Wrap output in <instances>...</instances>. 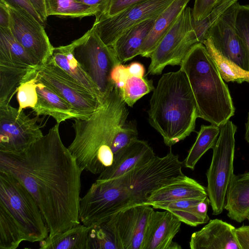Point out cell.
I'll return each mask as SVG.
<instances>
[{
  "mask_svg": "<svg viewBox=\"0 0 249 249\" xmlns=\"http://www.w3.org/2000/svg\"><path fill=\"white\" fill-rule=\"evenodd\" d=\"M89 227L87 249H117L113 234L103 222Z\"/></svg>",
  "mask_w": 249,
  "mask_h": 249,
  "instance_id": "32",
  "label": "cell"
},
{
  "mask_svg": "<svg viewBox=\"0 0 249 249\" xmlns=\"http://www.w3.org/2000/svg\"><path fill=\"white\" fill-rule=\"evenodd\" d=\"M138 131L134 121L126 122L116 133L111 149L115 155L134 141L138 139Z\"/></svg>",
  "mask_w": 249,
  "mask_h": 249,
  "instance_id": "34",
  "label": "cell"
},
{
  "mask_svg": "<svg viewBox=\"0 0 249 249\" xmlns=\"http://www.w3.org/2000/svg\"><path fill=\"white\" fill-rule=\"evenodd\" d=\"M196 205L185 209L172 210L170 212L176 215L181 222L190 226L196 227L206 223L209 220V217H206L200 213Z\"/></svg>",
  "mask_w": 249,
  "mask_h": 249,
  "instance_id": "36",
  "label": "cell"
},
{
  "mask_svg": "<svg viewBox=\"0 0 249 249\" xmlns=\"http://www.w3.org/2000/svg\"><path fill=\"white\" fill-rule=\"evenodd\" d=\"M129 76L127 66L123 63L117 65L113 68L111 74L113 82L119 89L123 88Z\"/></svg>",
  "mask_w": 249,
  "mask_h": 249,
  "instance_id": "41",
  "label": "cell"
},
{
  "mask_svg": "<svg viewBox=\"0 0 249 249\" xmlns=\"http://www.w3.org/2000/svg\"><path fill=\"white\" fill-rule=\"evenodd\" d=\"M220 127L213 124L201 125L194 143L189 150L183 165L194 170L203 155L213 147L220 133Z\"/></svg>",
  "mask_w": 249,
  "mask_h": 249,
  "instance_id": "26",
  "label": "cell"
},
{
  "mask_svg": "<svg viewBox=\"0 0 249 249\" xmlns=\"http://www.w3.org/2000/svg\"><path fill=\"white\" fill-rule=\"evenodd\" d=\"M148 115L150 124L169 147L195 131L198 118L197 106L187 77L181 69L162 75L150 98Z\"/></svg>",
  "mask_w": 249,
  "mask_h": 249,
  "instance_id": "2",
  "label": "cell"
},
{
  "mask_svg": "<svg viewBox=\"0 0 249 249\" xmlns=\"http://www.w3.org/2000/svg\"><path fill=\"white\" fill-rule=\"evenodd\" d=\"M207 196L206 188L194 179L183 175L153 192L144 204L152 206L180 199L204 198Z\"/></svg>",
  "mask_w": 249,
  "mask_h": 249,
  "instance_id": "20",
  "label": "cell"
},
{
  "mask_svg": "<svg viewBox=\"0 0 249 249\" xmlns=\"http://www.w3.org/2000/svg\"><path fill=\"white\" fill-rule=\"evenodd\" d=\"M0 56L17 60L32 68L40 65L16 39L9 28L0 27Z\"/></svg>",
  "mask_w": 249,
  "mask_h": 249,
  "instance_id": "27",
  "label": "cell"
},
{
  "mask_svg": "<svg viewBox=\"0 0 249 249\" xmlns=\"http://www.w3.org/2000/svg\"><path fill=\"white\" fill-rule=\"evenodd\" d=\"M183 161L171 150L155 156L148 162L107 180H100L111 215L126 208L144 204L154 191L184 175Z\"/></svg>",
  "mask_w": 249,
  "mask_h": 249,
  "instance_id": "3",
  "label": "cell"
},
{
  "mask_svg": "<svg viewBox=\"0 0 249 249\" xmlns=\"http://www.w3.org/2000/svg\"><path fill=\"white\" fill-rule=\"evenodd\" d=\"M236 228L221 219L210 220L200 230L192 233L191 249H241L237 241Z\"/></svg>",
  "mask_w": 249,
  "mask_h": 249,
  "instance_id": "17",
  "label": "cell"
},
{
  "mask_svg": "<svg viewBox=\"0 0 249 249\" xmlns=\"http://www.w3.org/2000/svg\"><path fill=\"white\" fill-rule=\"evenodd\" d=\"M74 41V55L104 101L115 86L111 78L112 71L121 63L112 47L106 45L92 28Z\"/></svg>",
  "mask_w": 249,
  "mask_h": 249,
  "instance_id": "8",
  "label": "cell"
},
{
  "mask_svg": "<svg viewBox=\"0 0 249 249\" xmlns=\"http://www.w3.org/2000/svg\"><path fill=\"white\" fill-rule=\"evenodd\" d=\"M129 75L143 77L144 75L145 68L143 64L139 62H133L127 66Z\"/></svg>",
  "mask_w": 249,
  "mask_h": 249,
  "instance_id": "44",
  "label": "cell"
},
{
  "mask_svg": "<svg viewBox=\"0 0 249 249\" xmlns=\"http://www.w3.org/2000/svg\"><path fill=\"white\" fill-rule=\"evenodd\" d=\"M32 72L30 78L20 84L17 92V98L18 103L19 111L26 108L33 109L37 102L36 92L37 80L34 74Z\"/></svg>",
  "mask_w": 249,
  "mask_h": 249,
  "instance_id": "33",
  "label": "cell"
},
{
  "mask_svg": "<svg viewBox=\"0 0 249 249\" xmlns=\"http://www.w3.org/2000/svg\"><path fill=\"white\" fill-rule=\"evenodd\" d=\"M32 5L44 22L48 18L46 11L45 0H29Z\"/></svg>",
  "mask_w": 249,
  "mask_h": 249,
  "instance_id": "45",
  "label": "cell"
},
{
  "mask_svg": "<svg viewBox=\"0 0 249 249\" xmlns=\"http://www.w3.org/2000/svg\"><path fill=\"white\" fill-rule=\"evenodd\" d=\"M181 224L179 219L169 211H154L146 228L143 249H181L173 241Z\"/></svg>",
  "mask_w": 249,
  "mask_h": 249,
  "instance_id": "16",
  "label": "cell"
},
{
  "mask_svg": "<svg viewBox=\"0 0 249 249\" xmlns=\"http://www.w3.org/2000/svg\"><path fill=\"white\" fill-rule=\"evenodd\" d=\"M10 14L8 6L0 0V27L10 28Z\"/></svg>",
  "mask_w": 249,
  "mask_h": 249,
  "instance_id": "43",
  "label": "cell"
},
{
  "mask_svg": "<svg viewBox=\"0 0 249 249\" xmlns=\"http://www.w3.org/2000/svg\"><path fill=\"white\" fill-rule=\"evenodd\" d=\"M190 0H174L156 18L141 49L140 55L150 58L160 41L169 31Z\"/></svg>",
  "mask_w": 249,
  "mask_h": 249,
  "instance_id": "23",
  "label": "cell"
},
{
  "mask_svg": "<svg viewBox=\"0 0 249 249\" xmlns=\"http://www.w3.org/2000/svg\"><path fill=\"white\" fill-rule=\"evenodd\" d=\"M179 66L190 85L198 118L219 127L230 120L235 112L230 90L205 46L193 45Z\"/></svg>",
  "mask_w": 249,
  "mask_h": 249,
  "instance_id": "4",
  "label": "cell"
},
{
  "mask_svg": "<svg viewBox=\"0 0 249 249\" xmlns=\"http://www.w3.org/2000/svg\"><path fill=\"white\" fill-rule=\"evenodd\" d=\"M89 227L79 224L39 242L41 249H87Z\"/></svg>",
  "mask_w": 249,
  "mask_h": 249,
  "instance_id": "25",
  "label": "cell"
},
{
  "mask_svg": "<svg viewBox=\"0 0 249 249\" xmlns=\"http://www.w3.org/2000/svg\"><path fill=\"white\" fill-rule=\"evenodd\" d=\"M235 234L241 249H249V225L236 228Z\"/></svg>",
  "mask_w": 249,
  "mask_h": 249,
  "instance_id": "42",
  "label": "cell"
},
{
  "mask_svg": "<svg viewBox=\"0 0 249 249\" xmlns=\"http://www.w3.org/2000/svg\"><path fill=\"white\" fill-rule=\"evenodd\" d=\"M217 0L218 1V0Z\"/></svg>",
  "mask_w": 249,
  "mask_h": 249,
  "instance_id": "49",
  "label": "cell"
},
{
  "mask_svg": "<svg viewBox=\"0 0 249 249\" xmlns=\"http://www.w3.org/2000/svg\"><path fill=\"white\" fill-rule=\"evenodd\" d=\"M34 69L37 81L57 93L84 119L88 118L103 103L50 60L36 66Z\"/></svg>",
  "mask_w": 249,
  "mask_h": 249,
  "instance_id": "11",
  "label": "cell"
},
{
  "mask_svg": "<svg viewBox=\"0 0 249 249\" xmlns=\"http://www.w3.org/2000/svg\"><path fill=\"white\" fill-rule=\"evenodd\" d=\"M145 0H107L95 20L114 16L129 6Z\"/></svg>",
  "mask_w": 249,
  "mask_h": 249,
  "instance_id": "37",
  "label": "cell"
},
{
  "mask_svg": "<svg viewBox=\"0 0 249 249\" xmlns=\"http://www.w3.org/2000/svg\"><path fill=\"white\" fill-rule=\"evenodd\" d=\"M155 89L152 79L144 76H129L123 88L119 89L124 102L129 107H133L137 101L144 95L153 91Z\"/></svg>",
  "mask_w": 249,
  "mask_h": 249,
  "instance_id": "30",
  "label": "cell"
},
{
  "mask_svg": "<svg viewBox=\"0 0 249 249\" xmlns=\"http://www.w3.org/2000/svg\"><path fill=\"white\" fill-rule=\"evenodd\" d=\"M26 241L20 226L7 209L0 203V249H16Z\"/></svg>",
  "mask_w": 249,
  "mask_h": 249,
  "instance_id": "28",
  "label": "cell"
},
{
  "mask_svg": "<svg viewBox=\"0 0 249 249\" xmlns=\"http://www.w3.org/2000/svg\"><path fill=\"white\" fill-rule=\"evenodd\" d=\"M247 219H248L249 221V213L247 215Z\"/></svg>",
  "mask_w": 249,
  "mask_h": 249,
  "instance_id": "48",
  "label": "cell"
},
{
  "mask_svg": "<svg viewBox=\"0 0 249 249\" xmlns=\"http://www.w3.org/2000/svg\"><path fill=\"white\" fill-rule=\"evenodd\" d=\"M174 0H145L109 17L95 20L92 28L101 40L111 46L130 28L156 18Z\"/></svg>",
  "mask_w": 249,
  "mask_h": 249,
  "instance_id": "13",
  "label": "cell"
},
{
  "mask_svg": "<svg viewBox=\"0 0 249 249\" xmlns=\"http://www.w3.org/2000/svg\"><path fill=\"white\" fill-rule=\"evenodd\" d=\"M0 203L17 222L26 241L40 242L49 236L48 226L33 196L18 179L2 171H0Z\"/></svg>",
  "mask_w": 249,
  "mask_h": 249,
  "instance_id": "6",
  "label": "cell"
},
{
  "mask_svg": "<svg viewBox=\"0 0 249 249\" xmlns=\"http://www.w3.org/2000/svg\"><path fill=\"white\" fill-rule=\"evenodd\" d=\"M237 126L229 120L220 126V133L213 148L211 162L206 173V190L213 214L222 213L227 192L234 175L235 134Z\"/></svg>",
  "mask_w": 249,
  "mask_h": 249,
  "instance_id": "7",
  "label": "cell"
},
{
  "mask_svg": "<svg viewBox=\"0 0 249 249\" xmlns=\"http://www.w3.org/2000/svg\"><path fill=\"white\" fill-rule=\"evenodd\" d=\"M9 9V29L14 36L40 65L45 64L52 55L53 47L43 25L28 13L10 7Z\"/></svg>",
  "mask_w": 249,
  "mask_h": 249,
  "instance_id": "15",
  "label": "cell"
},
{
  "mask_svg": "<svg viewBox=\"0 0 249 249\" xmlns=\"http://www.w3.org/2000/svg\"><path fill=\"white\" fill-rule=\"evenodd\" d=\"M56 123L19 152L0 151V171L18 179L34 197L53 237L80 224L82 169L63 144Z\"/></svg>",
  "mask_w": 249,
  "mask_h": 249,
  "instance_id": "1",
  "label": "cell"
},
{
  "mask_svg": "<svg viewBox=\"0 0 249 249\" xmlns=\"http://www.w3.org/2000/svg\"><path fill=\"white\" fill-rule=\"evenodd\" d=\"M85 5L98 9L100 13L104 7L107 0H75ZM99 13V14H100ZM98 14V15H99Z\"/></svg>",
  "mask_w": 249,
  "mask_h": 249,
  "instance_id": "46",
  "label": "cell"
},
{
  "mask_svg": "<svg viewBox=\"0 0 249 249\" xmlns=\"http://www.w3.org/2000/svg\"><path fill=\"white\" fill-rule=\"evenodd\" d=\"M217 2V0H195L192 9L193 19L201 20L207 17Z\"/></svg>",
  "mask_w": 249,
  "mask_h": 249,
  "instance_id": "39",
  "label": "cell"
},
{
  "mask_svg": "<svg viewBox=\"0 0 249 249\" xmlns=\"http://www.w3.org/2000/svg\"><path fill=\"white\" fill-rule=\"evenodd\" d=\"M154 211L150 205H136L120 211L101 222L113 234L117 249H143L145 231Z\"/></svg>",
  "mask_w": 249,
  "mask_h": 249,
  "instance_id": "14",
  "label": "cell"
},
{
  "mask_svg": "<svg viewBox=\"0 0 249 249\" xmlns=\"http://www.w3.org/2000/svg\"><path fill=\"white\" fill-rule=\"evenodd\" d=\"M9 7L28 13L33 17L40 23L43 24L44 22L36 12L29 0H0Z\"/></svg>",
  "mask_w": 249,
  "mask_h": 249,
  "instance_id": "40",
  "label": "cell"
},
{
  "mask_svg": "<svg viewBox=\"0 0 249 249\" xmlns=\"http://www.w3.org/2000/svg\"><path fill=\"white\" fill-rule=\"evenodd\" d=\"M157 18L145 20L128 29L111 46L121 63L140 55L142 46Z\"/></svg>",
  "mask_w": 249,
  "mask_h": 249,
  "instance_id": "22",
  "label": "cell"
},
{
  "mask_svg": "<svg viewBox=\"0 0 249 249\" xmlns=\"http://www.w3.org/2000/svg\"><path fill=\"white\" fill-rule=\"evenodd\" d=\"M47 15L79 18L97 16L100 11L75 0H45Z\"/></svg>",
  "mask_w": 249,
  "mask_h": 249,
  "instance_id": "29",
  "label": "cell"
},
{
  "mask_svg": "<svg viewBox=\"0 0 249 249\" xmlns=\"http://www.w3.org/2000/svg\"><path fill=\"white\" fill-rule=\"evenodd\" d=\"M235 28L249 53V5L239 4L235 18Z\"/></svg>",
  "mask_w": 249,
  "mask_h": 249,
  "instance_id": "35",
  "label": "cell"
},
{
  "mask_svg": "<svg viewBox=\"0 0 249 249\" xmlns=\"http://www.w3.org/2000/svg\"><path fill=\"white\" fill-rule=\"evenodd\" d=\"M238 1L228 7L206 32L202 43L241 68L249 71V53L235 28Z\"/></svg>",
  "mask_w": 249,
  "mask_h": 249,
  "instance_id": "10",
  "label": "cell"
},
{
  "mask_svg": "<svg viewBox=\"0 0 249 249\" xmlns=\"http://www.w3.org/2000/svg\"><path fill=\"white\" fill-rule=\"evenodd\" d=\"M224 209L231 220L241 223L249 213V172L234 174L229 186Z\"/></svg>",
  "mask_w": 249,
  "mask_h": 249,
  "instance_id": "21",
  "label": "cell"
},
{
  "mask_svg": "<svg viewBox=\"0 0 249 249\" xmlns=\"http://www.w3.org/2000/svg\"><path fill=\"white\" fill-rule=\"evenodd\" d=\"M193 18L192 9L186 6L152 53L148 74L160 75L167 66L180 65L191 47L199 42Z\"/></svg>",
  "mask_w": 249,
  "mask_h": 249,
  "instance_id": "9",
  "label": "cell"
},
{
  "mask_svg": "<svg viewBox=\"0 0 249 249\" xmlns=\"http://www.w3.org/2000/svg\"><path fill=\"white\" fill-rule=\"evenodd\" d=\"M37 118H30L10 103H0V151L21 152L41 138L44 135Z\"/></svg>",
  "mask_w": 249,
  "mask_h": 249,
  "instance_id": "12",
  "label": "cell"
},
{
  "mask_svg": "<svg viewBox=\"0 0 249 249\" xmlns=\"http://www.w3.org/2000/svg\"><path fill=\"white\" fill-rule=\"evenodd\" d=\"M206 197L180 199L169 202L156 203L151 206L154 209H162L169 211L183 210L196 205Z\"/></svg>",
  "mask_w": 249,
  "mask_h": 249,
  "instance_id": "38",
  "label": "cell"
},
{
  "mask_svg": "<svg viewBox=\"0 0 249 249\" xmlns=\"http://www.w3.org/2000/svg\"><path fill=\"white\" fill-rule=\"evenodd\" d=\"M36 89L37 102L32 109L37 116H51L59 124L69 119H84L66 101L44 83L37 80Z\"/></svg>",
  "mask_w": 249,
  "mask_h": 249,
  "instance_id": "19",
  "label": "cell"
},
{
  "mask_svg": "<svg viewBox=\"0 0 249 249\" xmlns=\"http://www.w3.org/2000/svg\"><path fill=\"white\" fill-rule=\"evenodd\" d=\"M245 139L249 143V112L248 113L247 121L245 124Z\"/></svg>",
  "mask_w": 249,
  "mask_h": 249,
  "instance_id": "47",
  "label": "cell"
},
{
  "mask_svg": "<svg viewBox=\"0 0 249 249\" xmlns=\"http://www.w3.org/2000/svg\"><path fill=\"white\" fill-rule=\"evenodd\" d=\"M75 41L71 44L53 47L50 60L75 81L96 95L102 102L98 89L75 58Z\"/></svg>",
  "mask_w": 249,
  "mask_h": 249,
  "instance_id": "24",
  "label": "cell"
},
{
  "mask_svg": "<svg viewBox=\"0 0 249 249\" xmlns=\"http://www.w3.org/2000/svg\"><path fill=\"white\" fill-rule=\"evenodd\" d=\"M216 64L221 76L226 82L249 83V71L245 70L226 59L213 50L206 48Z\"/></svg>",
  "mask_w": 249,
  "mask_h": 249,
  "instance_id": "31",
  "label": "cell"
},
{
  "mask_svg": "<svg viewBox=\"0 0 249 249\" xmlns=\"http://www.w3.org/2000/svg\"><path fill=\"white\" fill-rule=\"evenodd\" d=\"M155 156L147 142L138 139L114 155L112 164L100 174L97 179L107 180L118 177L148 162Z\"/></svg>",
  "mask_w": 249,
  "mask_h": 249,
  "instance_id": "18",
  "label": "cell"
},
{
  "mask_svg": "<svg viewBox=\"0 0 249 249\" xmlns=\"http://www.w3.org/2000/svg\"><path fill=\"white\" fill-rule=\"evenodd\" d=\"M126 105L115 85L100 107L88 118L73 119L75 136L68 148L83 171L98 174V156L105 148H111L116 133L126 123Z\"/></svg>",
  "mask_w": 249,
  "mask_h": 249,
  "instance_id": "5",
  "label": "cell"
}]
</instances>
